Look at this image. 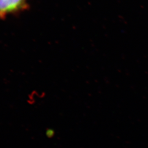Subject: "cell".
Here are the masks:
<instances>
[{"mask_svg": "<svg viewBox=\"0 0 148 148\" xmlns=\"http://www.w3.org/2000/svg\"><path fill=\"white\" fill-rule=\"evenodd\" d=\"M28 7L27 0H0V19L18 14L27 10Z\"/></svg>", "mask_w": 148, "mask_h": 148, "instance_id": "1", "label": "cell"}]
</instances>
